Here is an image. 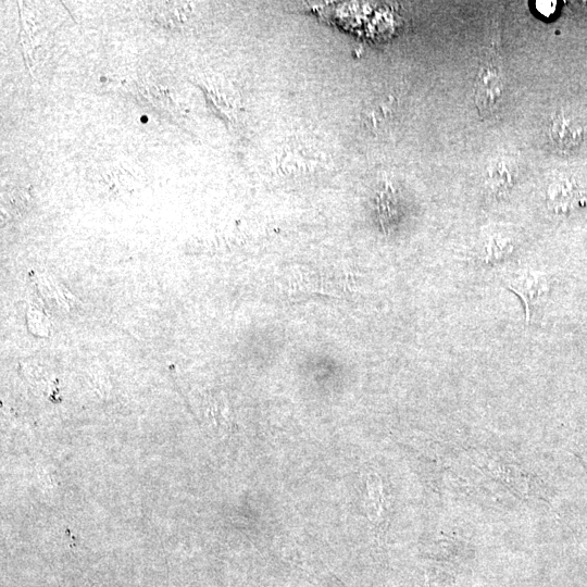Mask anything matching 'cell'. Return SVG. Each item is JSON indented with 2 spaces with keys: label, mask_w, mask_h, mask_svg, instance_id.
<instances>
[{
  "label": "cell",
  "mask_w": 587,
  "mask_h": 587,
  "mask_svg": "<svg viewBox=\"0 0 587 587\" xmlns=\"http://www.w3.org/2000/svg\"><path fill=\"white\" fill-rule=\"evenodd\" d=\"M505 92L504 78L495 49L481 62L474 97L481 116H490L502 103Z\"/></svg>",
  "instance_id": "obj_1"
},
{
  "label": "cell",
  "mask_w": 587,
  "mask_h": 587,
  "mask_svg": "<svg viewBox=\"0 0 587 587\" xmlns=\"http://www.w3.org/2000/svg\"><path fill=\"white\" fill-rule=\"evenodd\" d=\"M549 136L557 147L572 149L583 139V129L580 124L565 115H557L549 126Z\"/></svg>",
  "instance_id": "obj_3"
},
{
  "label": "cell",
  "mask_w": 587,
  "mask_h": 587,
  "mask_svg": "<svg viewBox=\"0 0 587 587\" xmlns=\"http://www.w3.org/2000/svg\"><path fill=\"white\" fill-rule=\"evenodd\" d=\"M509 290L516 293L526 306L527 322L531 320L532 308L540 301V298L547 291L545 279L540 273L532 270H523L506 280Z\"/></svg>",
  "instance_id": "obj_2"
},
{
  "label": "cell",
  "mask_w": 587,
  "mask_h": 587,
  "mask_svg": "<svg viewBox=\"0 0 587 587\" xmlns=\"http://www.w3.org/2000/svg\"><path fill=\"white\" fill-rule=\"evenodd\" d=\"M554 2H539L537 3V10L541 12L542 15L549 16L553 15L557 6Z\"/></svg>",
  "instance_id": "obj_4"
}]
</instances>
